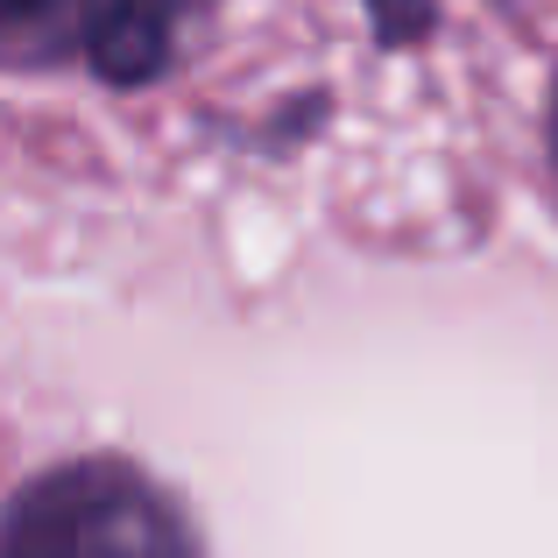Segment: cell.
<instances>
[{"mask_svg": "<svg viewBox=\"0 0 558 558\" xmlns=\"http://www.w3.org/2000/svg\"><path fill=\"white\" fill-rule=\"evenodd\" d=\"M0 558H198V537L142 466L71 460L8 502Z\"/></svg>", "mask_w": 558, "mask_h": 558, "instance_id": "cell-1", "label": "cell"}, {"mask_svg": "<svg viewBox=\"0 0 558 558\" xmlns=\"http://www.w3.org/2000/svg\"><path fill=\"white\" fill-rule=\"evenodd\" d=\"M205 0H99L93 22V57L85 64L113 85H142L178 57L184 22L198 14Z\"/></svg>", "mask_w": 558, "mask_h": 558, "instance_id": "cell-2", "label": "cell"}, {"mask_svg": "<svg viewBox=\"0 0 558 558\" xmlns=\"http://www.w3.org/2000/svg\"><path fill=\"white\" fill-rule=\"evenodd\" d=\"M99 0H0V71H50L93 57Z\"/></svg>", "mask_w": 558, "mask_h": 558, "instance_id": "cell-3", "label": "cell"}, {"mask_svg": "<svg viewBox=\"0 0 558 558\" xmlns=\"http://www.w3.org/2000/svg\"><path fill=\"white\" fill-rule=\"evenodd\" d=\"M551 142H558V128H551Z\"/></svg>", "mask_w": 558, "mask_h": 558, "instance_id": "cell-4", "label": "cell"}]
</instances>
